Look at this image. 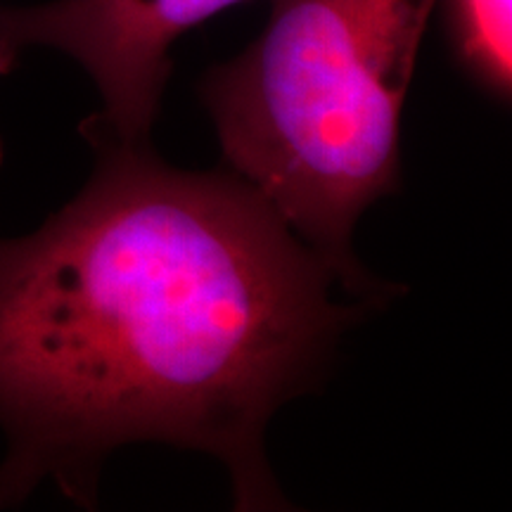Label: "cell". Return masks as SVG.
Instances as JSON below:
<instances>
[{
	"label": "cell",
	"instance_id": "2",
	"mask_svg": "<svg viewBox=\"0 0 512 512\" xmlns=\"http://www.w3.org/2000/svg\"><path fill=\"white\" fill-rule=\"evenodd\" d=\"M437 0H273L254 43L204 74L223 159L351 297L392 285L358 264L354 228L401 183V112Z\"/></svg>",
	"mask_w": 512,
	"mask_h": 512
},
{
	"label": "cell",
	"instance_id": "3",
	"mask_svg": "<svg viewBox=\"0 0 512 512\" xmlns=\"http://www.w3.org/2000/svg\"><path fill=\"white\" fill-rule=\"evenodd\" d=\"M242 0H50L0 5V74L36 48L72 57L100 93L86 138L145 143L171 74V48Z\"/></svg>",
	"mask_w": 512,
	"mask_h": 512
},
{
	"label": "cell",
	"instance_id": "4",
	"mask_svg": "<svg viewBox=\"0 0 512 512\" xmlns=\"http://www.w3.org/2000/svg\"><path fill=\"white\" fill-rule=\"evenodd\" d=\"M453 60L479 91L498 102L512 93L510 0H437Z\"/></svg>",
	"mask_w": 512,
	"mask_h": 512
},
{
	"label": "cell",
	"instance_id": "1",
	"mask_svg": "<svg viewBox=\"0 0 512 512\" xmlns=\"http://www.w3.org/2000/svg\"><path fill=\"white\" fill-rule=\"evenodd\" d=\"M86 140L79 195L0 240V508L41 484L95 508L107 458L155 441L221 460L238 510H287L268 422L370 306L230 169Z\"/></svg>",
	"mask_w": 512,
	"mask_h": 512
}]
</instances>
